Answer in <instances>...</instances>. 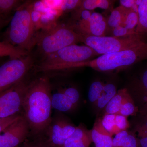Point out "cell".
Returning <instances> with one entry per match:
<instances>
[{
  "label": "cell",
  "mask_w": 147,
  "mask_h": 147,
  "mask_svg": "<svg viewBox=\"0 0 147 147\" xmlns=\"http://www.w3.org/2000/svg\"><path fill=\"white\" fill-rule=\"evenodd\" d=\"M92 142L91 131L80 125L65 141L63 147H89Z\"/></svg>",
  "instance_id": "cell-13"
},
{
  "label": "cell",
  "mask_w": 147,
  "mask_h": 147,
  "mask_svg": "<svg viewBox=\"0 0 147 147\" xmlns=\"http://www.w3.org/2000/svg\"><path fill=\"white\" fill-rule=\"evenodd\" d=\"M21 1L18 0H0V15H5L20 6Z\"/></svg>",
  "instance_id": "cell-28"
},
{
  "label": "cell",
  "mask_w": 147,
  "mask_h": 147,
  "mask_svg": "<svg viewBox=\"0 0 147 147\" xmlns=\"http://www.w3.org/2000/svg\"><path fill=\"white\" fill-rule=\"evenodd\" d=\"M42 13L41 11L35 10L34 9L32 11L31 19L36 30L40 28V19Z\"/></svg>",
  "instance_id": "cell-33"
},
{
  "label": "cell",
  "mask_w": 147,
  "mask_h": 147,
  "mask_svg": "<svg viewBox=\"0 0 147 147\" xmlns=\"http://www.w3.org/2000/svg\"><path fill=\"white\" fill-rule=\"evenodd\" d=\"M115 125L119 132L127 130L130 126L127 117L120 115H116Z\"/></svg>",
  "instance_id": "cell-29"
},
{
  "label": "cell",
  "mask_w": 147,
  "mask_h": 147,
  "mask_svg": "<svg viewBox=\"0 0 147 147\" xmlns=\"http://www.w3.org/2000/svg\"><path fill=\"white\" fill-rule=\"evenodd\" d=\"M8 20L5 15H0V30L7 23Z\"/></svg>",
  "instance_id": "cell-36"
},
{
  "label": "cell",
  "mask_w": 147,
  "mask_h": 147,
  "mask_svg": "<svg viewBox=\"0 0 147 147\" xmlns=\"http://www.w3.org/2000/svg\"><path fill=\"white\" fill-rule=\"evenodd\" d=\"M79 35L80 42L90 47L98 55H101L129 49L144 42L135 34L121 38Z\"/></svg>",
  "instance_id": "cell-6"
},
{
  "label": "cell",
  "mask_w": 147,
  "mask_h": 147,
  "mask_svg": "<svg viewBox=\"0 0 147 147\" xmlns=\"http://www.w3.org/2000/svg\"><path fill=\"white\" fill-rule=\"evenodd\" d=\"M130 94L139 110L147 103V69L134 83Z\"/></svg>",
  "instance_id": "cell-14"
},
{
  "label": "cell",
  "mask_w": 147,
  "mask_h": 147,
  "mask_svg": "<svg viewBox=\"0 0 147 147\" xmlns=\"http://www.w3.org/2000/svg\"><path fill=\"white\" fill-rule=\"evenodd\" d=\"M138 23V13L132 8L127 9L122 25L131 34H134Z\"/></svg>",
  "instance_id": "cell-25"
},
{
  "label": "cell",
  "mask_w": 147,
  "mask_h": 147,
  "mask_svg": "<svg viewBox=\"0 0 147 147\" xmlns=\"http://www.w3.org/2000/svg\"><path fill=\"white\" fill-rule=\"evenodd\" d=\"M78 34L95 36H105L107 19L98 12H92L89 21L79 20L76 25L70 26Z\"/></svg>",
  "instance_id": "cell-12"
},
{
  "label": "cell",
  "mask_w": 147,
  "mask_h": 147,
  "mask_svg": "<svg viewBox=\"0 0 147 147\" xmlns=\"http://www.w3.org/2000/svg\"><path fill=\"white\" fill-rule=\"evenodd\" d=\"M146 59H147V42H144L129 49L101 55L90 61L72 64L70 68L88 67L98 71H113Z\"/></svg>",
  "instance_id": "cell-3"
},
{
  "label": "cell",
  "mask_w": 147,
  "mask_h": 147,
  "mask_svg": "<svg viewBox=\"0 0 147 147\" xmlns=\"http://www.w3.org/2000/svg\"><path fill=\"white\" fill-rule=\"evenodd\" d=\"M105 84L99 81L93 82L90 86L88 98L90 102L95 105L103 90Z\"/></svg>",
  "instance_id": "cell-26"
},
{
  "label": "cell",
  "mask_w": 147,
  "mask_h": 147,
  "mask_svg": "<svg viewBox=\"0 0 147 147\" xmlns=\"http://www.w3.org/2000/svg\"><path fill=\"white\" fill-rule=\"evenodd\" d=\"M30 81L26 77L0 94V118L21 114L24 97Z\"/></svg>",
  "instance_id": "cell-8"
},
{
  "label": "cell",
  "mask_w": 147,
  "mask_h": 147,
  "mask_svg": "<svg viewBox=\"0 0 147 147\" xmlns=\"http://www.w3.org/2000/svg\"><path fill=\"white\" fill-rule=\"evenodd\" d=\"M139 112L142 114H144L147 116V103L145 104L140 110Z\"/></svg>",
  "instance_id": "cell-37"
},
{
  "label": "cell",
  "mask_w": 147,
  "mask_h": 147,
  "mask_svg": "<svg viewBox=\"0 0 147 147\" xmlns=\"http://www.w3.org/2000/svg\"><path fill=\"white\" fill-rule=\"evenodd\" d=\"M139 113V109L127 90L124 98L118 115L126 117L136 116Z\"/></svg>",
  "instance_id": "cell-23"
},
{
  "label": "cell",
  "mask_w": 147,
  "mask_h": 147,
  "mask_svg": "<svg viewBox=\"0 0 147 147\" xmlns=\"http://www.w3.org/2000/svg\"><path fill=\"white\" fill-rule=\"evenodd\" d=\"M51 87L47 75L32 80L29 84L21 114L28 124L30 138H40L52 121Z\"/></svg>",
  "instance_id": "cell-1"
},
{
  "label": "cell",
  "mask_w": 147,
  "mask_h": 147,
  "mask_svg": "<svg viewBox=\"0 0 147 147\" xmlns=\"http://www.w3.org/2000/svg\"><path fill=\"white\" fill-rule=\"evenodd\" d=\"M90 131L92 141L95 147H113V139L102 126L101 118L96 120Z\"/></svg>",
  "instance_id": "cell-15"
},
{
  "label": "cell",
  "mask_w": 147,
  "mask_h": 147,
  "mask_svg": "<svg viewBox=\"0 0 147 147\" xmlns=\"http://www.w3.org/2000/svg\"><path fill=\"white\" fill-rule=\"evenodd\" d=\"M112 33L113 36L118 38L125 37L133 34H131L123 25H120L113 29Z\"/></svg>",
  "instance_id": "cell-31"
},
{
  "label": "cell",
  "mask_w": 147,
  "mask_h": 147,
  "mask_svg": "<svg viewBox=\"0 0 147 147\" xmlns=\"http://www.w3.org/2000/svg\"><path fill=\"white\" fill-rule=\"evenodd\" d=\"M30 128L24 116L0 133V147H19L30 136Z\"/></svg>",
  "instance_id": "cell-11"
},
{
  "label": "cell",
  "mask_w": 147,
  "mask_h": 147,
  "mask_svg": "<svg viewBox=\"0 0 147 147\" xmlns=\"http://www.w3.org/2000/svg\"><path fill=\"white\" fill-rule=\"evenodd\" d=\"M113 147H138L137 138L131 131L124 130L115 134Z\"/></svg>",
  "instance_id": "cell-18"
},
{
  "label": "cell",
  "mask_w": 147,
  "mask_h": 147,
  "mask_svg": "<svg viewBox=\"0 0 147 147\" xmlns=\"http://www.w3.org/2000/svg\"><path fill=\"white\" fill-rule=\"evenodd\" d=\"M79 42V35L70 26L57 24L37 34L36 45L45 57Z\"/></svg>",
  "instance_id": "cell-5"
},
{
  "label": "cell",
  "mask_w": 147,
  "mask_h": 147,
  "mask_svg": "<svg viewBox=\"0 0 147 147\" xmlns=\"http://www.w3.org/2000/svg\"><path fill=\"white\" fill-rule=\"evenodd\" d=\"M82 1H65L63 2L61 9L64 11L75 9L80 5Z\"/></svg>",
  "instance_id": "cell-34"
},
{
  "label": "cell",
  "mask_w": 147,
  "mask_h": 147,
  "mask_svg": "<svg viewBox=\"0 0 147 147\" xmlns=\"http://www.w3.org/2000/svg\"><path fill=\"white\" fill-rule=\"evenodd\" d=\"M33 63L32 57L29 54L23 57L9 59L0 65V94L25 79Z\"/></svg>",
  "instance_id": "cell-7"
},
{
  "label": "cell",
  "mask_w": 147,
  "mask_h": 147,
  "mask_svg": "<svg viewBox=\"0 0 147 147\" xmlns=\"http://www.w3.org/2000/svg\"><path fill=\"white\" fill-rule=\"evenodd\" d=\"M136 1L134 0H121L120 1L121 5L127 9H131L135 5Z\"/></svg>",
  "instance_id": "cell-35"
},
{
  "label": "cell",
  "mask_w": 147,
  "mask_h": 147,
  "mask_svg": "<svg viewBox=\"0 0 147 147\" xmlns=\"http://www.w3.org/2000/svg\"><path fill=\"white\" fill-rule=\"evenodd\" d=\"M29 54L28 52L15 47L6 41L0 42V57H8L10 59H18Z\"/></svg>",
  "instance_id": "cell-19"
},
{
  "label": "cell",
  "mask_w": 147,
  "mask_h": 147,
  "mask_svg": "<svg viewBox=\"0 0 147 147\" xmlns=\"http://www.w3.org/2000/svg\"><path fill=\"white\" fill-rule=\"evenodd\" d=\"M127 90H128L127 89L124 88L117 92L115 95L109 101L104 108L105 113L104 115H118L124 98Z\"/></svg>",
  "instance_id": "cell-21"
},
{
  "label": "cell",
  "mask_w": 147,
  "mask_h": 147,
  "mask_svg": "<svg viewBox=\"0 0 147 147\" xmlns=\"http://www.w3.org/2000/svg\"><path fill=\"white\" fill-rule=\"evenodd\" d=\"M19 147H49L43 141L28 137Z\"/></svg>",
  "instance_id": "cell-30"
},
{
  "label": "cell",
  "mask_w": 147,
  "mask_h": 147,
  "mask_svg": "<svg viewBox=\"0 0 147 147\" xmlns=\"http://www.w3.org/2000/svg\"><path fill=\"white\" fill-rule=\"evenodd\" d=\"M115 85L111 83L105 84L98 100L95 104L98 110H104L105 106L117 93Z\"/></svg>",
  "instance_id": "cell-22"
},
{
  "label": "cell",
  "mask_w": 147,
  "mask_h": 147,
  "mask_svg": "<svg viewBox=\"0 0 147 147\" xmlns=\"http://www.w3.org/2000/svg\"><path fill=\"white\" fill-rule=\"evenodd\" d=\"M78 89L71 84H61L51 87L53 109L59 113H69L77 107L80 100Z\"/></svg>",
  "instance_id": "cell-10"
},
{
  "label": "cell",
  "mask_w": 147,
  "mask_h": 147,
  "mask_svg": "<svg viewBox=\"0 0 147 147\" xmlns=\"http://www.w3.org/2000/svg\"><path fill=\"white\" fill-rule=\"evenodd\" d=\"M127 9L120 5L113 9L107 19V31L112 32L113 29L122 25Z\"/></svg>",
  "instance_id": "cell-20"
},
{
  "label": "cell",
  "mask_w": 147,
  "mask_h": 147,
  "mask_svg": "<svg viewBox=\"0 0 147 147\" xmlns=\"http://www.w3.org/2000/svg\"><path fill=\"white\" fill-rule=\"evenodd\" d=\"M134 117L131 131L137 138L138 147H147V116L139 112Z\"/></svg>",
  "instance_id": "cell-16"
},
{
  "label": "cell",
  "mask_w": 147,
  "mask_h": 147,
  "mask_svg": "<svg viewBox=\"0 0 147 147\" xmlns=\"http://www.w3.org/2000/svg\"><path fill=\"white\" fill-rule=\"evenodd\" d=\"M21 114H18L7 118H0V133L9 126L20 117Z\"/></svg>",
  "instance_id": "cell-32"
},
{
  "label": "cell",
  "mask_w": 147,
  "mask_h": 147,
  "mask_svg": "<svg viewBox=\"0 0 147 147\" xmlns=\"http://www.w3.org/2000/svg\"><path fill=\"white\" fill-rule=\"evenodd\" d=\"M115 117L116 115L106 114L104 115L101 119L102 126L112 136L119 133L116 126Z\"/></svg>",
  "instance_id": "cell-27"
},
{
  "label": "cell",
  "mask_w": 147,
  "mask_h": 147,
  "mask_svg": "<svg viewBox=\"0 0 147 147\" xmlns=\"http://www.w3.org/2000/svg\"><path fill=\"white\" fill-rule=\"evenodd\" d=\"M76 127L63 115L57 114L53 117L47 129L38 139L49 147H63L65 141L73 134Z\"/></svg>",
  "instance_id": "cell-9"
},
{
  "label": "cell",
  "mask_w": 147,
  "mask_h": 147,
  "mask_svg": "<svg viewBox=\"0 0 147 147\" xmlns=\"http://www.w3.org/2000/svg\"><path fill=\"white\" fill-rule=\"evenodd\" d=\"M98 54L87 45L73 44L50 54L37 66L36 71L44 73L60 72L65 66L91 60Z\"/></svg>",
  "instance_id": "cell-4"
},
{
  "label": "cell",
  "mask_w": 147,
  "mask_h": 147,
  "mask_svg": "<svg viewBox=\"0 0 147 147\" xmlns=\"http://www.w3.org/2000/svg\"><path fill=\"white\" fill-rule=\"evenodd\" d=\"M138 23L135 34L144 42H147V0H141L138 6Z\"/></svg>",
  "instance_id": "cell-17"
},
{
  "label": "cell",
  "mask_w": 147,
  "mask_h": 147,
  "mask_svg": "<svg viewBox=\"0 0 147 147\" xmlns=\"http://www.w3.org/2000/svg\"><path fill=\"white\" fill-rule=\"evenodd\" d=\"M34 5V3H30L16 9L6 32L4 40L28 53L36 43V30L31 19Z\"/></svg>",
  "instance_id": "cell-2"
},
{
  "label": "cell",
  "mask_w": 147,
  "mask_h": 147,
  "mask_svg": "<svg viewBox=\"0 0 147 147\" xmlns=\"http://www.w3.org/2000/svg\"><path fill=\"white\" fill-rule=\"evenodd\" d=\"M111 1L106 0H85L82 1L80 5L77 7L76 12H80L83 10L91 11L96 8L103 9L109 8Z\"/></svg>",
  "instance_id": "cell-24"
}]
</instances>
